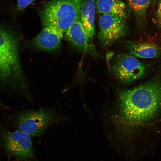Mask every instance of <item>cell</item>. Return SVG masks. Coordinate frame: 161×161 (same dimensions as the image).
I'll return each instance as SVG.
<instances>
[{"label": "cell", "instance_id": "6da1fadb", "mask_svg": "<svg viewBox=\"0 0 161 161\" xmlns=\"http://www.w3.org/2000/svg\"><path fill=\"white\" fill-rule=\"evenodd\" d=\"M112 115L116 143H128L136 126L151 119L161 108V81L154 80L136 87L118 92Z\"/></svg>", "mask_w": 161, "mask_h": 161}, {"label": "cell", "instance_id": "7a4b0ae2", "mask_svg": "<svg viewBox=\"0 0 161 161\" xmlns=\"http://www.w3.org/2000/svg\"><path fill=\"white\" fill-rule=\"evenodd\" d=\"M85 0H51L44 4L40 13L44 27L52 26L64 32L80 17Z\"/></svg>", "mask_w": 161, "mask_h": 161}, {"label": "cell", "instance_id": "3957f363", "mask_svg": "<svg viewBox=\"0 0 161 161\" xmlns=\"http://www.w3.org/2000/svg\"><path fill=\"white\" fill-rule=\"evenodd\" d=\"M12 119L18 130L34 137L41 135L48 128L63 121L64 118L54 110L44 107L19 112Z\"/></svg>", "mask_w": 161, "mask_h": 161}, {"label": "cell", "instance_id": "277c9868", "mask_svg": "<svg viewBox=\"0 0 161 161\" xmlns=\"http://www.w3.org/2000/svg\"><path fill=\"white\" fill-rule=\"evenodd\" d=\"M113 76L120 82L130 84L145 74V65L131 55L121 53L117 55L110 68Z\"/></svg>", "mask_w": 161, "mask_h": 161}, {"label": "cell", "instance_id": "5b68a950", "mask_svg": "<svg viewBox=\"0 0 161 161\" xmlns=\"http://www.w3.org/2000/svg\"><path fill=\"white\" fill-rule=\"evenodd\" d=\"M0 136L7 151L20 159L28 161L34 157L30 136L19 130L10 131L0 127Z\"/></svg>", "mask_w": 161, "mask_h": 161}, {"label": "cell", "instance_id": "8992f818", "mask_svg": "<svg viewBox=\"0 0 161 161\" xmlns=\"http://www.w3.org/2000/svg\"><path fill=\"white\" fill-rule=\"evenodd\" d=\"M125 20L116 15L103 14L99 20L98 36L100 42L105 45L111 44L124 36L126 27Z\"/></svg>", "mask_w": 161, "mask_h": 161}, {"label": "cell", "instance_id": "52a82bcc", "mask_svg": "<svg viewBox=\"0 0 161 161\" xmlns=\"http://www.w3.org/2000/svg\"><path fill=\"white\" fill-rule=\"evenodd\" d=\"M21 74V71L0 55V87L23 95L27 91L29 85L24 81Z\"/></svg>", "mask_w": 161, "mask_h": 161}, {"label": "cell", "instance_id": "ba28073f", "mask_svg": "<svg viewBox=\"0 0 161 161\" xmlns=\"http://www.w3.org/2000/svg\"><path fill=\"white\" fill-rule=\"evenodd\" d=\"M64 32L54 27H44L33 40V43L37 48L46 51H52L60 47Z\"/></svg>", "mask_w": 161, "mask_h": 161}, {"label": "cell", "instance_id": "9c48e42d", "mask_svg": "<svg viewBox=\"0 0 161 161\" xmlns=\"http://www.w3.org/2000/svg\"><path fill=\"white\" fill-rule=\"evenodd\" d=\"M65 39L80 50L95 52L94 47L89 42L80 17L64 32Z\"/></svg>", "mask_w": 161, "mask_h": 161}, {"label": "cell", "instance_id": "30bf717a", "mask_svg": "<svg viewBox=\"0 0 161 161\" xmlns=\"http://www.w3.org/2000/svg\"><path fill=\"white\" fill-rule=\"evenodd\" d=\"M123 43L130 55L135 57L152 58L161 55V47L154 43L128 40Z\"/></svg>", "mask_w": 161, "mask_h": 161}, {"label": "cell", "instance_id": "8fae6325", "mask_svg": "<svg viewBox=\"0 0 161 161\" xmlns=\"http://www.w3.org/2000/svg\"><path fill=\"white\" fill-rule=\"evenodd\" d=\"M0 53L13 62L19 61L18 42L13 32L0 24Z\"/></svg>", "mask_w": 161, "mask_h": 161}, {"label": "cell", "instance_id": "7c38bea8", "mask_svg": "<svg viewBox=\"0 0 161 161\" xmlns=\"http://www.w3.org/2000/svg\"><path fill=\"white\" fill-rule=\"evenodd\" d=\"M95 0H85L80 11V18L90 43L95 35L94 18Z\"/></svg>", "mask_w": 161, "mask_h": 161}, {"label": "cell", "instance_id": "4fadbf2b", "mask_svg": "<svg viewBox=\"0 0 161 161\" xmlns=\"http://www.w3.org/2000/svg\"><path fill=\"white\" fill-rule=\"evenodd\" d=\"M95 5L100 13L114 15L126 19L125 4L120 0H96Z\"/></svg>", "mask_w": 161, "mask_h": 161}, {"label": "cell", "instance_id": "5bb4252c", "mask_svg": "<svg viewBox=\"0 0 161 161\" xmlns=\"http://www.w3.org/2000/svg\"><path fill=\"white\" fill-rule=\"evenodd\" d=\"M137 25L143 28L146 23L148 10L151 0H128Z\"/></svg>", "mask_w": 161, "mask_h": 161}, {"label": "cell", "instance_id": "9a60e30c", "mask_svg": "<svg viewBox=\"0 0 161 161\" xmlns=\"http://www.w3.org/2000/svg\"><path fill=\"white\" fill-rule=\"evenodd\" d=\"M154 19L157 25L161 28V0H158Z\"/></svg>", "mask_w": 161, "mask_h": 161}, {"label": "cell", "instance_id": "2e32d148", "mask_svg": "<svg viewBox=\"0 0 161 161\" xmlns=\"http://www.w3.org/2000/svg\"><path fill=\"white\" fill-rule=\"evenodd\" d=\"M34 0H17V10L21 11L24 10Z\"/></svg>", "mask_w": 161, "mask_h": 161}, {"label": "cell", "instance_id": "e0dca14e", "mask_svg": "<svg viewBox=\"0 0 161 161\" xmlns=\"http://www.w3.org/2000/svg\"><path fill=\"white\" fill-rule=\"evenodd\" d=\"M0 107L6 109H7L8 108V106L4 104L1 101H0Z\"/></svg>", "mask_w": 161, "mask_h": 161}, {"label": "cell", "instance_id": "ac0fdd59", "mask_svg": "<svg viewBox=\"0 0 161 161\" xmlns=\"http://www.w3.org/2000/svg\"><path fill=\"white\" fill-rule=\"evenodd\" d=\"M155 0H151V1H153V2L154 1H155Z\"/></svg>", "mask_w": 161, "mask_h": 161}]
</instances>
